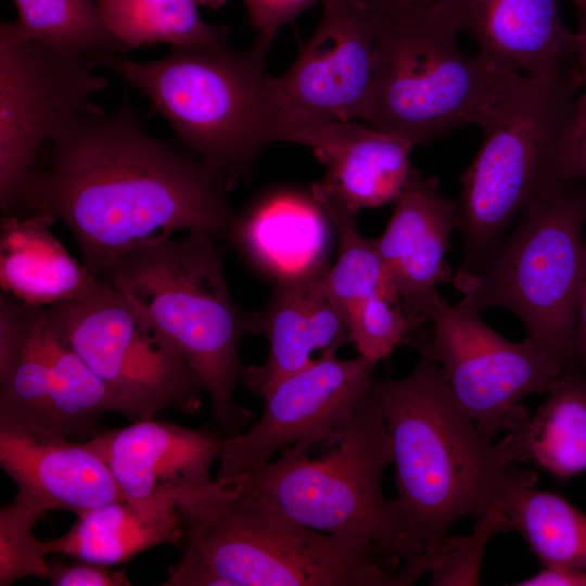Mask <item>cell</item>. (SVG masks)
I'll use <instances>...</instances> for the list:
<instances>
[{"mask_svg": "<svg viewBox=\"0 0 586 586\" xmlns=\"http://www.w3.org/2000/svg\"><path fill=\"white\" fill-rule=\"evenodd\" d=\"M233 186L208 163L152 137L123 101L112 114L87 111L58 131L33 215L60 220L101 280L129 252L178 231L228 239Z\"/></svg>", "mask_w": 586, "mask_h": 586, "instance_id": "1", "label": "cell"}, {"mask_svg": "<svg viewBox=\"0 0 586 586\" xmlns=\"http://www.w3.org/2000/svg\"><path fill=\"white\" fill-rule=\"evenodd\" d=\"M370 391L392 442L394 500L417 557L431 560L458 519L479 518L497 501L522 461L517 438L484 436L426 356L405 378H373Z\"/></svg>", "mask_w": 586, "mask_h": 586, "instance_id": "2", "label": "cell"}, {"mask_svg": "<svg viewBox=\"0 0 586 586\" xmlns=\"http://www.w3.org/2000/svg\"><path fill=\"white\" fill-rule=\"evenodd\" d=\"M391 463V437L369 388L345 423L221 481L398 572L425 558L417 557L395 500L383 495V473Z\"/></svg>", "mask_w": 586, "mask_h": 586, "instance_id": "3", "label": "cell"}, {"mask_svg": "<svg viewBox=\"0 0 586 586\" xmlns=\"http://www.w3.org/2000/svg\"><path fill=\"white\" fill-rule=\"evenodd\" d=\"M215 238L187 232L144 244L102 277L190 366L212 404L214 422L229 436L251 418L234 402L244 366L243 335L256 311L241 309L226 281Z\"/></svg>", "mask_w": 586, "mask_h": 586, "instance_id": "4", "label": "cell"}, {"mask_svg": "<svg viewBox=\"0 0 586 586\" xmlns=\"http://www.w3.org/2000/svg\"><path fill=\"white\" fill-rule=\"evenodd\" d=\"M173 496L182 553L225 586H407L422 576L410 565L394 572L218 479L175 488Z\"/></svg>", "mask_w": 586, "mask_h": 586, "instance_id": "5", "label": "cell"}, {"mask_svg": "<svg viewBox=\"0 0 586 586\" xmlns=\"http://www.w3.org/2000/svg\"><path fill=\"white\" fill-rule=\"evenodd\" d=\"M271 44L171 47L154 61L107 54L97 60L138 89L193 155L233 184L251 179L259 153L276 141L277 115L266 72Z\"/></svg>", "mask_w": 586, "mask_h": 586, "instance_id": "6", "label": "cell"}, {"mask_svg": "<svg viewBox=\"0 0 586 586\" xmlns=\"http://www.w3.org/2000/svg\"><path fill=\"white\" fill-rule=\"evenodd\" d=\"M375 71L361 122L416 146L477 125L506 74L458 46L461 34L437 1L373 0Z\"/></svg>", "mask_w": 586, "mask_h": 586, "instance_id": "7", "label": "cell"}, {"mask_svg": "<svg viewBox=\"0 0 586 586\" xmlns=\"http://www.w3.org/2000/svg\"><path fill=\"white\" fill-rule=\"evenodd\" d=\"M582 87L583 80L502 77L476 125L481 146L460 177V268L483 263L534 198L562 186L555 180L556 158Z\"/></svg>", "mask_w": 586, "mask_h": 586, "instance_id": "8", "label": "cell"}, {"mask_svg": "<svg viewBox=\"0 0 586 586\" xmlns=\"http://www.w3.org/2000/svg\"><path fill=\"white\" fill-rule=\"evenodd\" d=\"M586 181L534 198L511 233L479 266L453 278L462 297L481 310L513 313L527 337L568 372L578 370L576 329L586 230Z\"/></svg>", "mask_w": 586, "mask_h": 586, "instance_id": "9", "label": "cell"}, {"mask_svg": "<svg viewBox=\"0 0 586 586\" xmlns=\"http://www.w3.org/2000/svg\"><path fill=\"white\" fill-rule=\"evenodd\" d=\"M92 59L22 39L0 26V208L33 216L40 157L76 115L99 106L106 87Z\"/></svg>", "mask_w": 586, "mask_h": 586, "instance_id": "10", "label": "cell"}, {"mask_svg": "<svg viewBox=\"0 0 586 586\" xmlns=\"http://www.w3.org/2000/svg\"><path fill=\"white\" fill-rule=\"evenodd\" d=\"M480 311L463 297L449 305L438 294L428 309L431 330L406 342L437 364L459 407L494 441L528 418L521 399L547 393L569 372L532 339L512 342L498 334Z\"/></svg>", "mask_w": 586, "mask_h": 586, "instance_id": "11", "label": "cell"}, {"mask_svg": "<svg viewBox=\"0 0 586 586\" xmlns=\"http://www.w3.org/2000/svg\"><path fill=\"white\" fill-rule=\"evenodd\" d=\"M68 346L103 382L130 421L165 409L195 413L204 392L180 355L110 284L46 307Z\"/></svg>", "mask_w": 586, "mask_h": 586, "instance_id": "12", "label": "cell"}, {"mask_svg": "<svg viewBox=\"0 0 586 586\" xmlns=\"http://www.w3.org/2000/svg\"><path fill=\"white\" fill-rule=\"evenodd\" d=\"M321 3L318 26L295 61L281 76L270 75L277 129L285 124L361 122L365 114L375 71L374 1Z\"/></svg>", "mask_w": 586, "mask_h": 586, "instance_id": "13", "label": "cell"}, {"mask_svg": "<svg viewBox=\"0 0 586 586\" xmlns=\"http://www.w3.org/2000/svg\"><path fill=\"white\" fill-rule=\"evenodd\" d=\"M335 353H321L263 397L259 420L246 433L225 438L216 479L253 471L283 448L351 419L371 386L375 364Z\"/></svg>", "mask_w": 586, "mask_h": 586, "instance_id": "14", "label": "cell"}, {"mask_svg": "<svg viewBox=\"0 0 586 586\" xmlns=\"http://www.w3.org/2000/svg\"><path fill=\"white\" fill-rule=\"evenodd\" d=\"M477 54L504 73L583 80L576 33L561 18L557 0H437Z\"/></svg>", "mask_w": 586, "mask_h": 586, "instance_id": "15", "label": "cell"}, {"mask_svg": "<svg viewBox=\"0 0 586 586\" xmlns=\"http://www.w3.org/2000/svg\"><path fill=\"white\" fill-rule=\"evenodd\" d=\"M456 215V200L441 194L438 180L412 167L385 230L373 239L402 307L426 320L437 283L450 279L445 255Z\"/></svg>", "mask_w": 586, "mask_h": 586, "instance_id": "16", "label": "cell"}, {"mask_svg": "<svg viewBox=\"0 0 586 586\" xmlns=\"http://www.w3.org/2000/svg\"><path fill=\"white\" fill-rule=\"evenodd\" d=\"M276 138L311 148L326 167L319 183L355 213L395 203L412 169L416 148L364 122L285 124Z\"/></svg>", "mask_w": 586, "mask_h": 586, "instance_id": "17", "label": "cell"}, {"mask_svg": "<svg viewBox=\"0 0 586 586\" xmlns=\"http://www.w3.org/2000/svg\"><path fill=\"white\" fill-rule=\"evenodd\" d=\"M225 438L207 428L155 418L104 428L86 442L101 456L128 500L140 501L183 486L209 483Z\"/></svg>", "mask_w": 586, "mask_h": 586, "instance_id": "18", "label": "cell"}, {"mask_svg": "<svg viewBox=\"0 0 586 586\" xmlns=\"http://www.w3.org/2000/svg\"><path fill=\"white\" fill-rule=\"evenodd\" d=\"M0 466L15 483L16 496L46 511L79 515L126 499L105 461L86 441L0 424Z\"/></svg>", "mask_w": 586, "mask_h": 586, "instance_id": "19", "label": "cell"}, {"mask_svg": "<svg viewBox=\"0 0 586 586\" xmlns=\"http://www.w3.org/2000/svg\"><path fill=\"white\" fill-rule=\"evenodd\" d=\"M321 272L278 280L253 334L268 342L262 365L244 367L245 387L263 398L276 384L314 361L315 351L336 352L349 343L345 314L319 289Z\"/></svg>", "mask_w": 586, "mask_h": 586, "instance_id": "20", "label": "cell"}, {"mask_svg": "<svg viewBox=\"0 0 586 586\" xmlns=\"http://www.w3.org/2000/svg\"><path fill=\"white\" fill-rule=\"evenodd\" d=\"M55 221L46 215L1 216V291L29 306L78 300L103 285L52 233Z\"/></svg>", "mask_w": 586, "mask_h": 586, "instance_id": "21", "label": "cell"}, {"mask_svg": "<svg viewBox=\"0 0 586 586\" xmlns=\"http://www.w3.org/2000/svg\"><path fill=\"white\" fill-rule=\"evenodd\" d=\"M76 517L66 533L47 540L50 553L116 566L182 537L173 491L140 501L114 500Z\"/></svg>", "mask_w": 586, "mask_h": 586, "instance_id": "22", "label": "cell"}, {"mask_svg": "<svg viewBox=\"0 0 586 586\" xmlns=\"http://www.w3.org/2000/svg\"><path fill=\"white\" fill-rule=\"evenodd\" d=\"M536 475L515 466L497 501L545 566L586 570V513L558 494L535 488Z\"/></svg>", "mask_w": 586, "mask_h": 586, "instance_id": "23", "label": "cell"}, {"mask_svg": "<svg viewBox=\"0 0 586 586\" xmlns=\"http://www.w3.org/2000/svg\"><path fill=\"white\" fill-rule=\"evenodd\" d=\"M546 394L536 412L509 432L522 461L564 480L586 471V379L579 370L569 372Z\"/></svg>", "mask_w": 586, "mask_h": 586, "instance_id": "24", "label": "cell"}, {"mask_svg": "<svg viewBox=\"0 0 586 586\" xmlns=\"http://www.w3.org/2000/svg\"><path fill=\"white\" fill-rule=\"evenodd\" d=\"M124 51L152 43L171 47L227 44L228 28L211 25L196 0H97Z\"/></svg>", "mask_w": 586, "mask_h": 586, "instance_id": "25", "label": "cell"}, {"mask_svg": "<svg viewBox=\"0 0 586 586\" xmlns=\"http://www.w3.org/2000/svg\"><path fill=\"white\" fill-rule=\"evenodd\" d=\"M17 17L1 23L14 36L58 51L97 60L124 51L97 0H13Z\"/></svg>", "mask_w": 586, "mask_h": 586, "instance_id": "26", "label": "cell"}, {"mask_svg": "<svg viewBox=\"0 0 586 586\" xmlns=\"http://www.w3.org/2000/svg\"><path fill=\"white\" fill-rule=\"evenodd\" d=\"M310 191L337 238L334 265L317 278L323 294L344 314L357 302L375 294H385L398 302L390 286L374 240L361 235L357 229V213L329 194L319 181L310 187Z\"/></svg>", "mask_w": 586, "mask_h": 586, "instance_id": "27", "label": "cell"}, {"mask_svg": "<svg viewBox=\"0 0 586 586\" xmlns=\"http://www.w3.org/2000/svg\"><path fill=\"white\" fill-rule=\"evenodd\" d=\"M349 341L358 355L377 364L413 334L425 318L407 313L393 297L375 294L345 311Z\"/></svg>", "mask_w": 586, "mask_h": 586, "instance_id": "28", "label": "cell"}, {"mask_svg": "<svg viewBox=\"0 0 586 586\" xmlns=\"http://www.w3.org/2000/svg\"><path fill=\"white\" fill-rule=\"evenodd\" d=\"M47 511L40 506L15 496L0 509V585L9 586L21 578H46L47 540L34 535V526Z\"/></svg>", "mask_w": 586, "mask_h": 586, "instance_id": "29", "label": "cell"}, {"mask_svg": "<svg viewBox=\"0 0 586 586\" xmlns=\"http://www.w3.org/2000/svg\"><path fill=\"white\" fill-rule=\"evenodd\" d=\"M477 519L473 532L461 537H448L430 560L428 573L434 586L479 585L485 547L491 537L512 530L498 501Z\"/></svg>", "mask_w": 586, "mask_h": 586, "instance_id": "30", "label": "cell"}, {"mask_svg": "<svg viewBox=\"0 0 586 586\" xmlns=\"http://www.w3.org/2000/svg\"><path fill=\"white\" fill-rule=\"evenodd\" d=\"M555 180L557 184L586 181V84L574 101L559 144Z\"/></svg>", "mask_w": 586, "mask_h": 586, "instance_id": "31", "label": "cell"}, {"mask_svg": "<svg viewBox=\"0 0 586 586\" xmlns=\"http://www.w3.org/2000/svg\"><path fill=\"white\" fill-rule=\"evenodd\" d=\"M53 586H128L124 570L113 565L74 559L71 562L49 560L46 577Z\"/></svg>", "mask_w": 586, "mask_h": 586, "instance_id": "32", "label": "cell"}, {"mask_svg": "<svg viewBox=\"0 0 586 586\" xmlns=\"http://www.w3.org/2000/svg\"><path fill=\"white\" fill-rule=\"evenodd\" d=\"M322 0H242L256 39L272 43L279 29Z\"/></svg>", "mask_w": 586, "mask_h": 586, "instance_id": "33", "label": "cell"}, {"mask_svg": "<svg viewBox=\"0 0 586 586\" xmlns=\"http://www.w3.org/2000/svg\"><path fill=\"white\" fill-rule=\"evenodd\" d=\"M515 586H586V570L545 566L538 573L521 579Z\"/></svg>", "mask_w": 586, "mask_h": 586, "instance_id": "34", "label": "cell"}, {"mask_svg": "<svg viewBox=\"0 0 586 586\" xmlns=\"http://www.w3.org/2000/svg\"><path fill=\"white\" fill-rule=\"evenodd\" d=\"M576 360L578 370L586 379V230L584 239V259L576 329Z\"/></svg>", "mask_w": 586, "mask_h": 586, "instance_id": "35", "label": "cell"}, {"mask_svg": "<svg viewBox=\"0 0 586 586\" xmlns=\"http://www.w3.org/2000/svg\"><path fill=\"white\" fill-rule=\"evenodd\" d=\"M577 60L583 76V84H586V31L576 33Z\"/></svg>", "mask_w": 586, "mask_h": 586, "instance_id": "36", "label": "cell"}, {"mask_svg": "<svg viewBox=\"0 0 586 586\" xmlns=\"http://www.w3.org/2000/svg\"><path fill=\"white\" fill-rule=\"evenodd\" d=\"M579 15L581 28L578 31H586V0H570Z\"/></svg>", "mask_w": 586, "mask_h": 586, "instance_id": "37", "label": "cell"}, {"mask_svg": "<svg viewBox=\"0 0 586 586\" xmlns=\"http://www.w3.org/2000/svg\"><path fill=\"white\" fill-rule=\"evenodd\" d=\"M196 2L199 5H204L216 10L221 8L226 3V0H196Z\"/></svg>", "mask_w": 586, "mask_h": 586, "instance_id": "38", "label": "cell"}, {"mask_svg": "<svg viewBox=\"0 0 586 586\" xmlns=\"http://www.w3.org/2000/svg\"><path fill=\"white\" fill-rule=\"evenodd\" d=\"M398 1L408 2V3H417V4H425V3L435 2L437 0H398Z\"/></svg>", "mask_w": 586, "mask_h": 586, "instance_id": "39", "label": "cell"}]
</instances>
